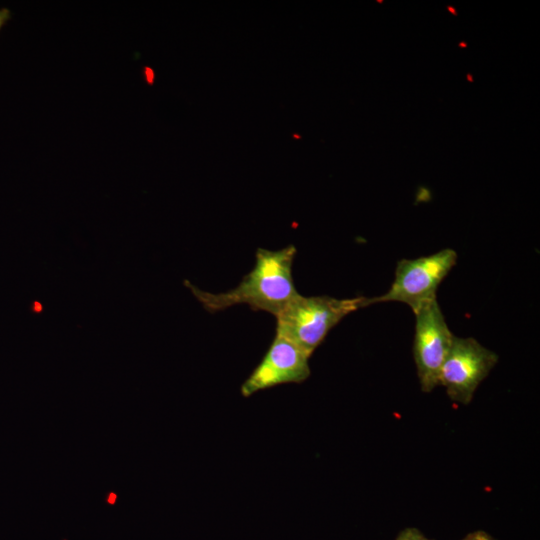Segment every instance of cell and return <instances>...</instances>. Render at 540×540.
Instances as JSON below:
<instances>
[{"label":"cell","instance_id":"6da1fadb","mask_svg":"<svg viewBox=\"0 0 540 540\" xmlns=\"http://www.w3.org/2000/svg\"><path fill=\"white\" fill-rule=\"evenodd\" d=\"M295 255L294 245L277 251L258 248L253 269L227 292H206L187 280L184 284L208 312L247 304L252 310L266 311L277 317L299 295L292 277Z\"/></svg>","mask_w":540,"mask_h":540},{"label":"cell","instance_id":"7a4b0ae2","mask_svg":"<svg viewBox=\"0 0 540 540\" xmlns=\"http://www.w3.org/2000/svg\"><path fill=\"white\" fill-rule=\"evenodd\" d=\"M367 297L337 299L298 295L276 317V333L310 356L329 331L351 312L366 307Z\"/></svg>","mask_w":540,"mask_h":540},{"label":"cell","instance_id":"3957f363","mask_svg":"<svg viewBox=\"0 0 540 540\" xmlns=\"http://www.w3.org/2000/svg\"><path fill=\"white\" fill-rule=\"evenodd\" d=\"M457 261L450 248L428 256L398 261L395 278L383 295L367 298L366 305L379 302H402L415 313L425 304L436 300V291Z\"/></svg>","mask_w":540,"mask_h":540},{"label":"cell","instance_id":"277c9868","mask_svg":"<svg viewBox=\"0 0 540 540\" xmlns=\"http://www.w3.org/2000/svg\"><path fill=\"white\" fill-rule=\"evenodd\" d=\"M497 361V354L474 338L454 335L440 370L439 385L446 388L452 401L467 405L478 385L488 376Z\"/></svg>","mask_w":540,"mask_h":540},{"label":"cell","instance_id":"5b68a950","mask_svg":"<svg viewBox=\"0 0 540 540\" xmlns=\"http://www.w3.org/2000/svg\"><path fill=\"white\" fill-rule=\"evenodd\" d=\"M413 355L417 375L424 392L439 385L442 364L454 335L448 328L437 301H431L415 313Z\"/></svg>","mask_w":540,"mask_h":540},{"label":"cell","instance_id":"8992f818","mask_svg":"<svg viewBox=\"0 0 540 540\" xmlns=\"http://www.w3.org/2000/svg\"><path fill=\"white\" fill-rule=\"evenodd\" d=\"M310 355L276 333L270 347L240 388L245 398L281 384L302 383L311 374Z\"/></svg>","mask_w":540,"mask_h":540},{"label":"cell","instance_id":"52a82bcc","mask_svg":"<svg viewBox=\"0 0 540 540\" xmlns=\"http://www.w3.org/2000/svg\"><path fill=\"white\" fill-rule=\"evenodd\" d=\"M396 540H431L428 539L426 536H424L418 529L416 528H406L398 535Z\"/></svg>","mask_w":540,"mask_h":540},{"label":"cell","instance_id":"ba28073f","mask_svg":"<svg viewBox=\"0 0 540 540\" xmlns=\"http://www.w3.org/2000/svg\"><path fill=\"white\" fill-rule=\"evenodd\" d=\"M463 540H494V539L483 531H476V532L468 534Z\"/></svg>","mask_w":540,"mask_h":540},{"label":"cell","instance_id":"9c48e42d","mask_svg":"<svg viewBox=\"0 0 540 540\" xmlns=\"http://www.w3.org/2000/svg\"><path fill=\"white\" fill-rule=\"evenodd\" d=\"M10 17V11L8 9H0V29L7 22Z\"/></svg>","mask_w":540,"mask_h":540},{"label":"cell","instance_id":"30bf717a","mask_svg":"<svg viewBox=\"0 0 540 540\" xmlns=\"http://www.w3.org/2000/svg\"><path fill=\"white\" fill-rule=\"evenodd\" d=\"M446 9L448 10V12L454 16H457L458 15V12L457 10L452 6V5H448L446 7Z\"/></svg>","mask_w":540,"mask_h":540},{"label":"cell","instance_id":"8fae6325","mask_svg":"<svg viewBox=\"0 0 540 540\" xmlns=\"http://www.w3.org/2000/svg\"><path fill=\"white\" fill-rule=\"evenodd\" d=\"M457 46L460 47V48H466L468 45H467V43L465 41H461V42H459V44H457Z\"/></svg>","mask_w":540,"mask_h":540},{"label":"cell","instance_id":"7c38bea8","mask_svg":"<svg viewBox=\"0 0 540 540\" xmlns=\"http://www.w3.org/2000/svg\"><path fill=\"white\" fill-rule=\"evenodd\" d=\"M466 79H467L469 82H471V83L474 81L473 76H472V74H470V73H467V74H466Z\"/></svg>","mask_w":540,"mask_h":540}]
</instances>
